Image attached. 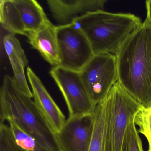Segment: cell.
Segmentation results:
<instances>
[{"mask_svg":"<svg viewBox=\"0 0 151 151\" xmlns=\"http://www.w3.org/2000/svg\"><path fill=\"white\" fill-rule=\"evenodd\" d=\"M117 82L143 108L151 106V22L142 25L123 43L115 55Z\"/></svg>","mask_w":151,"mask_h":151,"instance_id":"obj_1","label":"cell"},{"mask_svg":"<svg viewBox=\"0 0 151 151\" xmlns=\"http://www.w3.org/2000/svg\"><path fill=\"white\" fill-rule=\"evenodd\" d=\"M32 98L20 90L13 77L6 75L0 90V123L14 121L48 151H62L56 135Z\"/></svg>","mask_w":151,"mask_h":151,"instance_id":"obj_2","label":"cell"},{"mask_svg":"<svg viewBox=\"0 0 151 151\" xmlns=\"http://www.w3.org/2000/svg\"><path fill=\"white\" fill-rule=\"evenodd\" d=\"M75 23L89 40L93 54L116 55L123 43L142 25L140 18L130 13L99 10L78 17Z\"/></svg>","mask_w":151,"mask_h":151,"instance_id":"obj_3","label":"cell"},{"mask_svg":"<svg viewBox=\"0 0 151 151\" xmlns=\"http://www.w3.org/2000/svg\"><path fill=\"white\" fill-rule=\"evenodd\" d=\"M105 99V151H122L127 128L143 107L118 82L112 86Z\"/></svg>","mask_w":151,"mask_h":151,"instance_id":"obj_4","label":"cell"},{"mask_svg":"<svg viewBox=\"0 0 151 151\" xmlns=\"http://www.w3.org/2000/svg\"><path fill=\"white\" fill-rule=\"evenodd\" d=\"M86 91L97 105L103 100L118 80L115 55H94L79 72Z\"/></svg>","mask_w":151,"mask_h":151,"instance_id":"obj_5","label":"cell"},{"mask_svg":"<svg viewBox=\"0 0 151 151\" xmlns=\"http://www.w3.org/2000/svg\"><path fill=\"white\" fill-rule=\"evenodd\" d=\"M56 36L60 66L80 72L94 55L87 37L75 23L56 26Z\"/></svg>","mask_w":151,"mask_h":151,"instance_id":"obj_6","label":"cell"},{"mask_svg":"<svg viewBox=\"0 0 151 151\" xmlns=\"http://www.w3.org/2000/svg\"><path fill=\"white\" fill-rule=\"evenodd\" d=\"M49 73L65 99L69 118L93 114L97 105L89 97L79 72L60 66L52 67Z\"/></svg>","mask_w":151,"mask_h":151,"instance_id":"obj_7","label":"cell"},{"mask_svg":"<svg viewBox=\"0 0 151 151\" xmlns=\"http://www.w3.org/2000/svg\"><path fill=\"white\" fill-rule=\"evenodd\" d=\"M93 114L66 120L56 134L62 151H88L93 127Z\"/></svg>","mask_w":151,"mask_h":151,"instance_id":"obj_8","label":"cell"},{"mask_svg":"<svg viewBox=\"0 0 151 151\" xmlns=\"http://www.w3.org/2000/svg\"><path fill=\"white\" fill-rule=\"evenodd\" d=\"M27 75L32 89L33 101L37 108L54 132L57 134L66 122L65 116L40 78L30 67H27Z\"/></svg>","mask_w":151,"mask_h":151,"instance_id":"obj_9","label":"cell"},{"mask_svg":"<svg viewBox=\"0 0 151 151\" xmlns=\"http://www.w3.org/2000/svg\"><path fill=\"white\" fill-rule=\"evenodd\" d=\"M106 0H47L48 8L60 25L72 23L89 13L104 10Z\"/></svg>","mask_w":151,"mask_h":151,"instance_id":"obj_10","label":"cell"},{"mask_svg":"<svg viewBox=\"0 0 151 151\" xmlns=\"http://www.w3.org/2000/svg\"><path fill=\"white\" fill-rule=\"evenodd\" d=\"M26 36L32 48L38 51L52 67L60 66L56 26L49 21L41 29L28 32Z\"/></svg>","mask_w":151,"mask_h":151,"instance_id":"obj_11","label":"cell"},{"mask_svg":"<svg viewBox=\"0 0 151 151\" xmlns=\"http://www.w3.org/2000/svg\"><path fill=\"white\" fill-rule=\"evenodd\" d=\"M3 44L14 72L13 78L24 94L33 98L25 75V68L29 61L20 41L15 35L8 33L3 38Z\"/></svg>","mask_w":151,"mask_h":151,"instance_id":"obj_12","label":"cell"},{"mask_svg":"<svg viewBox=\"0 0 151 151\" xmlns=\"http://www.w3.org/2000/svg\"><path fill=\"white\" fill-rule=\"evenodd\" d=\"M13 1L18 10L26 34L40 29L50 21L43 8L35 0H13Z\"/></svg>","mask_w":151,"mask_h":151,"instance_id":"obj_13","label":"cell"},{"mask_svg":"<svg viewBox=\"0 0 151 151\" xmlns=\"http://www.w3.org/2000/svg\"><path fill=\"white\" fill-rule=\"evenodd\" d=\"M106 111L105 98L97 104L93 113V127L88 151H105Z\"/></svg>","mask_w":151,"mask_h":151,"instance_id":"obj_14","label":"cell"},{"mask_svg":"<svg viewBox=\"0 0 151 151\" xmlns=\"http://www.w3.org/2000/svg\"><path fill=\"white\" fill-rule=\"evenodd\" d=\"M0 22L8 33L26 36V31L13 0L0 1Z\"/></svg>","mask_w":151,"mask_h":151,"instance_id":"obj_15","label":"cell"},{"mask_svg":"<svg viewBox=\"0 0 151 151\" xmlns=\"http://www.w3.org/2000/svg\"><path fill=\"white\" fill-rule=\"evenodd\" d=\"M9 126L17 144L26 151H48L14 121L8 120Z\"/></svg>","mask_w":151,"mask_h":151,"instance_id":"obj_16","label":"cell"},{"mask_svg":"<svg viewBox=\"0 0 151 151\" xmlns=\"http://www.w3.org/2000/svg\"><path fill=\"white\" fill-rule=\"evenodd\" d=\"M134 122L139 128V132L146 138L148 144L147 150L151 151V106L142 108L136 116Z\"/></svg>","mask_w":151,"mask_h":151,"instance_id":"obj_17","label":"cell"},{"mask_svg":"<svg viewBox=\"0 0 151 151\" xmlns=\"http://www.w3.org/2000/svg\"><path fill=\"white\" fill-rule=\"evenodd\" d=\"M138 132L133 121L127 128L122 151H144Z\"/></svg>","mask_w":151,"mask_h":151,"instance_id":"obj_18","label":"cell"},{"mask_svg":"<svg viewBox=\"0 0 151 151\" xmlns=\"http://www.w3.org/2000/svg\"><path fill=\"white\" fill-rule=\"evenodd\" d=\"M0 151H26L15 140L9 125L0 124Z\"/></svg>","mask_w":151,"mask_h":151,"instance_id":"obj_19","label":"cell"},{"mask_svg":"<svg viewBox=\"0 0 151 151\" xmlns=\"http://www.w3.org/2000/svg\"><path fill=\"white\" fill-rule=\"evenodd\" d=\"M147 10V18L151 22V0H147L145 1Z\"/></svg>","mask_w":151,"mask_h":151,"instance_id":"obj_20","label":"cell"}]
</instances>
